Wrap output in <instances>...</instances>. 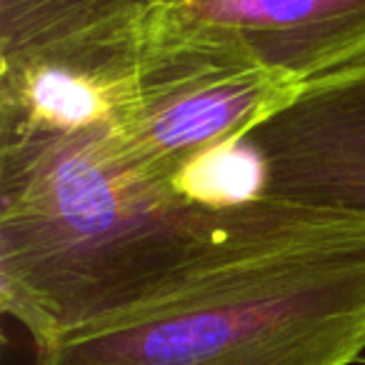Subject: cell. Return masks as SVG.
I'll return each instance as SVG.
<instances>
[{"mask_svg":"<svg viewBox=\"0 0 365 365\" xmlns=\"http://www.w3.org/2000/svg\"><path fill=\"white\" fill-rule=\"evenodd\" d=\"M173 188L205 208H240L268 195V170L248 138L210 148L190 160Z\"/></svg>","mask_w":365,"mask_h":365,"instance_id":"obj_7","label":"cell"},{"mask_svg":"<svg viewBox=\"0 0 365 365\" xmlns=\"http://www.w3.org/2000/svg\"><path fill=\"white\" fill-rule=\"evenodd\" d=\"M305 83L230 63H148L145 78L110 123L113 140L165 180L210 148L243 140L293 106Z\"/></svg>","mask_w":365,"mask_h":365,"instance_id":"obj_5","label":"cell"},{"mask_svg":"<svg viewBox=\"0 0 365 365\" xmlns=\"http://www.w3.org/2000/svg\"><path fill=\"white\" fill-rule=\"evenodd\" d=\"M248 140L268 195L365 213V63L308 86Z\"/></svg>","mask_w":365,"mask_h":365,"instance_id":"obj_6","label":"cell"},{"mask_svg":"<svg viewBox=\"0 0 365 365\" xmlns=\"http://www.w3.org/2000/svg\"><path fill=\"white\" fill-rule=\"evenodd\" d=\"M260 203H190L110 123L0 135V308L36 348L130 313L233 248Z\"/></svg>","mask_w":365,"mask_h":365,"instance_id":"obj_1","label":"cell"},{"mask_svg":"<svg viewBox=\"0 0 365 365\" xmlns=\"http://www.w3.org/2000/svg\"><path fill=\"white\" fill-rule=\"evenodd\" d=\"M148 0H0V128L106 125L145 78L138 16Z\"/></svg>","mask_w":365,"mask_h":365,"instance_id":"obj_3","label":"cell"},{"mask_svg":"<svg viewBox=\"0 0 365 365\" xmlns=\"http://www.w3.org/2000/svg\"><path fill=\"white\" fill-rule=\"evenodd\" d=\"M148 63H230L313 86L365 63V0H148Z\"/></svg>","mask_w":365,"mask_h":365,"instance_id":"obj_4","label":"cell"},{"mask_svg":"<svg viewBox=\"0 0 365 365\" xmlns=\"http://www.w3.org/2000/svg\"><path fill=\"white\" fill-rule=\"evenodd\" d=\"M363 353L365 213L265 195L195 278L36 348V365H353Z\"/></svg>","mask_w":365,"mask_h":365,"instance_id":"obj_2","label":"cell"}]
</instances>
